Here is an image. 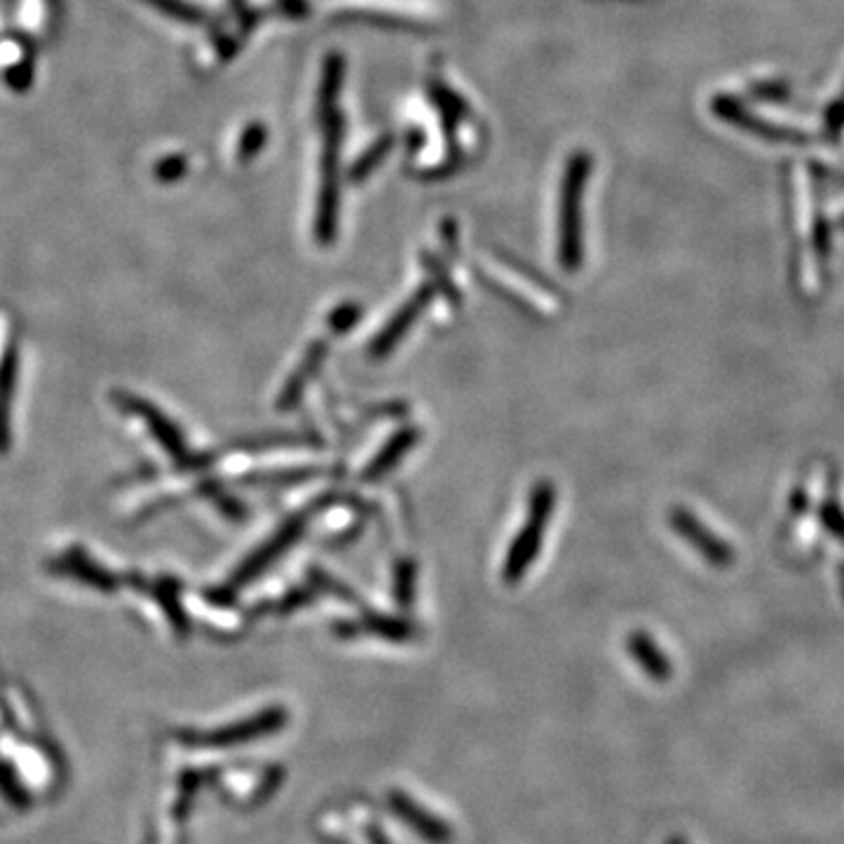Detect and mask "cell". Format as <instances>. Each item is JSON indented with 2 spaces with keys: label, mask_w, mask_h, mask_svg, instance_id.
Returning a JSON list of instances; mask_svg holds the SVG:
<instances>
[{
  "label": "cell",
  "mask_w": 844,
  "mask_h": 844,
  "mask_svg": "<svg viewBox=\"0 0 844 844\" xmlns=\"http://www.w3.org/2000/svg\"><path fill=\"white\" fill-rule=\"evenodd\" d=\"M554 504H556V491L551 481H537L533 493H531V504H528V516L523 521V526L518 535L514 537L512 549L506 554L504 566H502V582L504 584H518L521 578L531 570L533 561L537 559L539 547H543V537L547 535V526L554 514Z\"/></svg>",
  "instance_id": "7a4b0ae2"
},
{
  "label": "cell",
  "mask_w": 844,
  "mask_h": 844,
  "mask_svg": "<svg viewBox=\"0 0 844 844\" xmlns=\"http://www.w3.org/2000/svg\"><path fill=\"white\" fill-rule=\"evenodd\" d=\"M432 300V289L430 286H422L418 294H413L403 306L387 319V324L378 331V335L370 341L368 345V357L370 360H385L401 341L403 335L411 331V327L418 322V317L427 310Z\"/></svg>",
  "instance_id": "52a82bcc"
},
{
  "label": "cell",
  "mask_w": 844,
  "mask_h": 844,
  "mask_svg": "<svg viewBox=\"0 0 844 844\" xmlns=\"http://www.w3.org/2000/svg\"><path fill=\"white\" fill-rule=\"evenodd\" d=\"M156 598L162 605V611L167 613L169 621H172L174 631L179 636H183L185 631H189V619H185L183 605L179 603V584L174 580H160L156 584Z\"/></svg>",
  "instance_id": "5bb4252c"
},
{
  "label": "cell",
  "mask_w": 844,
  "mask_h": 844,
  "mask_svg": "<svg viewBox=\"0 0 844 844\" xmlns=\"http://www.w3.org/2000/svg\"><path fill=\"white\" fill-rule=\"evenodd\" d=\"M840 226H842V228H844V216H842V218H840Z\"/></svg>",
  "instance_id": "4316f807"
},
{
  "label": "cell",
  "mask_w": 844,
  "mask_h": 844,
  "mask_svg": "<svg viewBox=\"0 0 844 844\" xmlns=\"http://www.w3.org/2000/svg\"><path fill=\"white\" fill-rule=\"evenodd\" d=\"M115 401L125 413H134L146 422V427L150 430V434L158 438V444L164 448L167 455H172L179 467L191 469V467H197V465L205 463V458H195V455L189 450V444H185L181 430L156 407V403H150L137 395H127V392H115Z\"/></svg>",
  "instance_id": "277c9868"
},
{
  "label": "cell",
  "mask_w": 844,
  "mask_h": 844,
  "mask_svg": "<svg viewBox=\"0 0 844 844\" xmlns=\"http://www.w3.org/2000/svg\"><path fill=\"white\" fill-rule=\"evenodd\" d=\"M629 650L634 654V660L648 671L650 678L666 681L671 675V666L666 662L664 652L654 646V640L648 634L634 631L629 638Z\"/></svg>",
  "instance_id": "4fadbf2b"
},
{
  "label": "cell",
  "mask_w": 844,
  "mask_h": 844,
  "mask_svg": "<svg viewBox=\"0 0 844 844\" xmlns=\"http://www.w3.org/2000/svg\"><path fill=\"white\" fill-rule=\"evenodd\" d=\"M185 172H189V164H185V160L181 156H167L158 162L156 167V176L162 181V183H174L179 181Z\"/></svg>",
  "instance_id": "44dd1931"
},
{
  "label": "cell",
  "mask_w": 844,
  "mask_h": 844,
  "mask_svg": "<svg viewBox=\"0 0 844 844\" xmlns=\"http://www.w3.org/2000/svg\"><path fill=\"white\" fill-rule=\"evenodd\" d=\"M16 370H20V347H16V343H10L3 360H0V455L10 448V411L16 387Z\"/></svg>",
  "instance_id": "7c38bea8"
},
{
  "label": "cell",
  "mask_w": 844,
  "mask_h": 844,
  "mask_svg": "<svg viewBox=\"0 0 844 844\" xmlns=\"http://www.w3.org/2000/svg\"><path fill=\"white\" fill-rule=\"evenodd\" d=\"M343 64L335 55L327 61L322 84V115H324V156L322 183H319L315 238L319 244H331L338 230V150H341V111H338V90H341Z\"/></svg>",
  "instance_id": "6da1fadb"
},
{
  "label": "cell",
  "mask_w": 844,
  "mask_h": 844,
  "mask_svg": "<svg viewBox=\"0 0 844 844\" xmlns=\"http://www.w3.org/2000/svg\"><path fill=\"white\" fill-rule=\"evenodd\" d=\"M141 3L181 24H189V26L205 24V14H202L199 8L191 5L189 0H141Z\"/></svg>",
  "instance_id": "9a60e30c"
},
{
  "label": "cell",
  "mask_w": 844,
  "mask_h": 844,
  "mask_svg": "<svg viewBox=\"0 0 844 844\" xmlns=\"http://www.w3.org/2000/svg\"><path fill=\"white\" fill-rule=\"evenodd\" d=\"M360 319H362V308L357 306V303H343V306H338L329 315V329H331V333L341 335L357 324Z\"/></svg>",
  "instance_id": "d6986e66"
},
{
  "label": "cell",
  "mask_w": 844,
  "mask_h": 844,
  "mask_svg": "<svg viewBox=\"0 0 844 844\" xmlns=\"http://www.w3.org/2000/svg\"><path fill=\"white\" fill-rule=\"evenodd\" d=\"M310 578H312L315 589L324 591V594L338 596V601H347V603H357V601H360V596H354L352 591H350L345 584L335 582L331 575H327L324 570H312V572H310Z\"/></svg>",
  "instance_id": "ffe728a7"
},
{
  "label": "cell",
  "mask_w": 844,
  "mask_h": 844,
  "mask_svg": "<svg viewBox=\"0 0 844 844\" xmlns=\"http://www.w3.org/2000/svg\"><path fill=\"white\" fill-rule=\"evenodd\" d=\"M263 141H265V129H263L261 125H253V127H249V129L242 134L240 146H238L240 160H251L253 156H256Z\"/></svg>",
  "instance_id": "7402d4cb"
},
{
  "label": "cell",
  "mask_w": 844,
  "mask_h": 844,
  "mask_svg": "<svg viewBox=\"0 0 844 844\" xmlns=\"http://www.w3.org/2000/svg\"><path fill=\"white\" fill-rule=\"evenodd\" d=\"M589 158L584 153L568 162L561 185V216H559V263L566 273H578L584 261L582 232V199L589 179Z\"/></svg>",
  "instance_id": "3957f363"
},
{
  "label": "cell",
  "mask_w": 844,
  "mask_h": 844,
  "mask_svg": "<svg viewBox=\"0 0 844 844\" xmlns=\"http://www.w3.org/2000/svg\"><path fill=\"white\" fill-rule=\"evenodd\" d=\"M422 261H425V270L432 275V280H434V284H436V289L446 296V300L450 303L453 308H460V292L455 289V284H453V280L448 277V273L444 270V265L438 263L436 259H432V256H425Z\"/></svg>",
  "instance_id": "ac0fdd59"
},
{
  "label": "cell",
  "mask_w": 844,
  "mask_h": 844,
  "mask_svg": "<svg viewBox=\"0 0 844 844\" xmlns=\"http://www.w3.org/2000/svg\"><path fill=\"white\" fill-rule=\"evenodd\" d=\"M310 514H312V512L292 516L289 521L284 523V526L277 528V533H275L273 537H267L265 543H263L256 551H251V554L247 556V559H244V563H242L238 570L232 572L230 586H232V589H238V586L251 584L253 580H256V578L261 575V572H265L270 566H273V563L280 559V556H284L286 551H289L292 545L296 543V539H298L303 533H306V526H308V521H310Z\"/></svg>",
  "instance_id": "5b68a950"
},
{
  "label": "cell",
  "mask_w": 844,
  "mask_h": 844,
  "mask_svg": "<svg viewBox=\"0 0 844 844\" xmlns=\"http://www.w3.org/2000/svg\"><path fill=\"white\" fill-rule=\"evenodd\" d=\"M753 90H755V96L769 99V101H782V99L788 96L786 88H784V84H779V82H757Z\"/></svg>",
  "instance_id": "cb8c5ba5"
},
{
  "label": "cell",
  "mask_w": 844,
  "mask_h": 844,
  "mask_svg": "<svg viewBox=\"0 0 844 844\" xmlns=\"http://www.w3.org/2000/svg\"><path fill=\"white\" fill-rule=\"evenodd\" d=\"M327 354H329V345L324 341L310 343L306 354H303L300 364L296 366V370L289 376V380H286V385L282 387L280 399H277V407L280 409L286 411V409H294L296 407V403L300 401V397L306 395L308 385L319 374V368H322V364L327 362Z\"/></svg>",
  "instance_id": "9c48e42d"
},
{
  "label": "cell",
  "mask_w": 844,
  "mask_h": 844,
  "mask_svg": "<svg viewBox=\"0 0 844 844\" xmlns=\"http://www.w3.org/2000/svg\"><path fill=\"white\" fill-rule=\"evenodd\" d=\"M31 80H33V69H31V66H28V69H24L22 64L14 66V69L8 76V82L12 84V90H20V92L28 88Z\"/></svg>",
  "instance_id": "d4e9b609"
},
{
  "label": "cell",
  "mask_w": 844,
  "mask_h": 844,
  "mask_svg": "<svg viewBox=\"0 0 844 844\" xmlns=\"http://www.w3.org/2000/svg\"><path fill=\"white\" fill-rule=\"evenodd\" d=\"M415 578H418V568L415 561L411 559H401L395 568V598L401 607H411L415 601Z\"/></svg>",
  "instance_id": "2e32d148"
},
{
  "label": "cell",
  "mask_w": 844,
  "mask_h": 844,
  "mask_svg": "<svg viewBox=\"0 0 844 844\" xmlns=\"http://www.w3.org/2000/svg\"><path fill=\"white\" fill-rule=\"evenodd\" d=\"M312 591L310 589H294V591H289V594H286L284 598H282V611L284 613H292V611H296V607H300V605H308L310 601H312Z\"/></svg>",
  "instance_id": "603a6c76"
},
{
  "label": "cell",
  "mask_w": 844,
  "mask_h": 844,
  "mask_svg": "<svg viewBox=\"0 0 844 844\" xmlns=\"http://www.w3.org/2000/svg\"><path fill=\"white\" fill-rule=\"evenodd\" d=\"M842 99H844V96H842Z\"/></svg>",
  "instance_id": "83f0119b"
},
{
  "label": "cell",
  "mask_w": 844,
  "mask_h": 844,
  "mask_svg": "<svg viewBox=\"0 0 844 844\" xmlns=\"http://www.w3.org/2000/svg\"><path fill=\"white\" fill-rule=\"evenodd\" d=\"M418 442H420V430L418 427H407V430L397 432L390 438V442H387L378 450L376 458L368 460V465L362 471V481L364 483L380 481L387 475V471H392L403 460V455H407Z\"/></svg>",
  "instance_id": "8fae6325"
},
{
  "label": "cell",
  "mask_w": 844,
  "mask_h": 844,
  "mask_svg": "<svg viewBox=\"0 0 844 844\" xmlns=\"http://www.w3.org/2000/svg\"><path fill=\"white\" fill-rule=\"evenodd\" d=\"M364 624H366L368 631H374L387 640H409L415 634L411 624H407L403 619L385 617V615H368L364 619Z\"/></svg>",
  "instance_id": "e0dca14e"
},
{
  "label": "cell",
  "mask_w": 844,
  "mask_h": 844,
  "mask_svg": "<svg viewBox=\"0 0 844 844\" xmlns=\"http://www.w3.org/2000/svg\"><path fill=\"white\" fill-rule=\"evenodd\" d=\"M711 109L716 113V117H720V121L730 123L739 129H744L749 134H753V137H760L765 141H774V144H807L812 141V137L809 134L800 132V129H792V127H784V125H774L769 121H765V117H757L753 113H749L744 109V104H741L739 99L730 96V94H720L711 101Z\"/></svg>",
  "instance_id": "8992f818"
},
{
  "label": "cell",
  "mask_w": 844,
  "mask_h": 844,
  "mask_svg": "<svg viewBox=\"0 0 844 844\" xmlns=\"http://www.w3.org/2000/svg\"><path fill=\"white\" fill-rule=\"evenodd\" d=\"M825 125H829L831 132H840L844 127V99H837L835 104H831L829 113H825Z\"/></svg>",
  "instance_id": "484cf974"
},
{
  "label": "cell",
  "mask_w": 844,
  "mask_h": 844,
  "mask_svg": "<svg viewBox=\"0 0 844 844\" xmlns=\"http://www.w3.org/2000/svg\"><path fill=\"white\" fill-rule=\"evenodd\" d=\"M671 526H673V531H678L711 566L725 568V566H730V561L734 559V551L725 545L718 535L708 531L697 516H692L687 510H673L671 512Z\"/></svg>",
  "instance_id": "ba28073f"
},
{
  "label": "cell",
  "mask_w": 844,
  "mask_h": 844,
  "mask_svg": "<svg viewBox=\"0 0 844 844\" xmlns=\"http://www.w3.org/2000/svg\"><path fill=\"white\" fill-rule=\"evenodd\" d=\"M53 570L61 572L66 578L80 580L82 584L94 586L99 591H113L117 586V580L111 575L106 568L94 563L88 554L80 549H69L57 561H53Z\"/></svg>",
  "instance_id": "30bf717a"
}]
</instances>
